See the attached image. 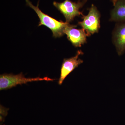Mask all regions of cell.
<instances>
[{"label": "cell", "instance_id": "obj_10", "mask_svg": "<svg viewBox=\"0 0 125 125\" xmlns=\"http://www.w3.org/2000/svg\"><path fill=\"white\" fill-rule=\"evenodd\" d=\"M117 0H112V1L113 3L114 6L115 4L116 3Z\"/></svg>", "mask_w": 125, "mask_h": 125}, {"label": "cell", "instance_id": "obj_8", "mask_svg": "<svg viewBox=\"0 0 125 125\" xmlns=\"http://www.w3.org/2000/svg\"><path fill=\"white\" fill-rule=\"evenodd\" d=\"M111 13L110 21L125 22V0H118Z\"/></svg>", "mask_w": 125, "mask_h": 125}, {"label": "cell", "instance_id": "obj_3", "mask_svg": "<svg viewBox=\"0 0 125 125\" xmlns=\"http://www.w3.org/2000/svg\"><path fill=\"white\" fill-rule=\"evenodd\" d=\"M87 0H83L81 1L80 0H79L78 2H73L70 0H65L62 2L54 1L53 5L64 15L66 22L69 23L73 20L76 16L83 15L80 10Z\"/></svg>", "mask_w": 125, "mask_h": 125}, {"label": "cell", "instance_id": "obj_6", "mask_svg": "<svg viewBox=\"0 0 125 125\" xmlns=\"http://www.w3.org/2000/svg\"><path fill=\"white\" fill-rule=\"evenodd\" d=\"M77 25L70 24L66 29L65 34L67 38L74 46L80 47L87 42V34L83 29L75 28Z\"/></svg>", "mask_w": 125, "mask_h": 125}, {"label": "cell", "instance_id": "obj_7", "mask_svg": "<svg viewBox=\"0 0 125 125\" xmlns=\"http://www.w3.org/2000/svg\"><path fill=\"white\" fill-rule=\"evenodd\" d=\"M113 41L118 55L125 52V22H118L113 34Z\"/></svg>", "mask_w": 125, "mask_h": 125}, {"label": "cell", "instance_id": "obj_2", "mask_svg": "<svg viewBox=\"0 0 125 125\" xmlns=\"http://www.w3.org/2000/svg\"><path fill=\"white\" fill-rule=\"evenodd\" d=\"M56 79H51L48 77L40 78H26L22 72L18 74H4L0 75V90L10 89L18 85H22L29 82L46 81H52Z\"/></svg>", "mask_w": 125, "mask_h": 125}, {"label": "cell", "instance_id": "obj_1", "mask_svg": "<svg viewBox=\"0 0 125 125\" xmlns=\"http://www.w3.org/2000/svg\"><path fill=\"white\" fill-rule=\"evenodd\" d=\"M27 5L36 12L40 21L38 26L43 25L51 30L52 36L55 38L60 37L65 34L66 29L70 25L67 22L58 21L42 12L39 8V2L37 6H34L29 0H25Z\"/></svg>", "mask_w": 125, "mask_h": 125}, {"label": "cell", "instance_id": "obj_4", "mask_svg": "<svg viewBox=\"0 0 125 125\" xmlns=\"http://www.w3.org/2000/svg\"><path fill=\"white\" fill-rule=\"evenodd\" d=\"M89 10L88 14L82 17L83 21L78 22V24L85 30L88 36L98 32L100 28L101 17L99 11L94 5L92 4Z\"/></svg>", "mask_w": 125, "mask_h": 125}, {"label": "cell", "instance_id": "obj_5", "mask_svg": "<svg viewBox=\"0 0 125 125\" xmlns=\"http://www.w3.org/2000/svg\"><path fill=\"white\" fill-rule=\"evenodd\" d=\"M83 53L81 50H79L74 56L63 60L61 69L60 76L58 81L60 85L62 84L65 79L75 69L83 62V61L79 57Z\"/></svg>", "mask_w": 125, "mask_h": 125}, {"label": "cell", "instance_id": "obj_9", "mask_svg": "<svg viewBox=\"0 0 125 125\" xmlns=\"http://www.w3.org/2000/svg\"><path fill=\"white\" fill-rule=\"evenodd\" d=\"M0 116L3 117H5L8 114V110L9 109L4 107L2 105H0Z\"/></svg>", "mask_w": 125, "mask_h": 125}]
</instances>
